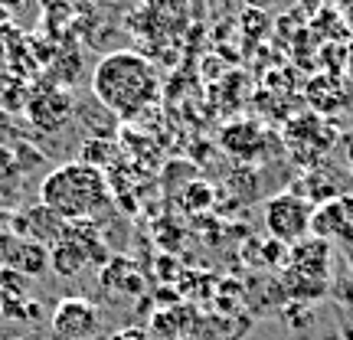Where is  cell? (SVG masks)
Listing matches in <instances>:
<instances>
[{
    "mask_svg": "<svg viewBox=\"0 0 353 340\" xmlns=\"http://www.w3.org/2000/svg\"><path fill=\"white\" fill-rule=\"evenodd\" d=\"M334 255L337 249L324 239H314L307 236L298 246L288 249V272L301 278H311V281H330V272H334Z\"/></svg>",
    "mask_w": 353,
    "mask_h": 340,
    "instance_id": "cell-8",
    "label": "cell"
},
{
    "mask_svg": "<svg viewBox=\"0 0 353 340\" xmlns=\"http://www.w3.org/2000/svg\"><path fill=\"white\" fill-rule=\"evenodd\" d=\"M343 26H347V30H350V33H353V7H350V10H347V13H343Z\"/></svg>",
    "mask_w": 353,
    "mask_h": 340,
    "instance_id": "cell-21",
    "label": "cell"
},
{
    "mask_svg": "<svg viewBox=\"0 0 353 340\" xmlns=\"http://www.w3.org/2000/svg\"><path fill=\"white\" fill-rule=\"evenodd\" d=\"M13 151H17V161H20V167H23V174H30L33 167L43 164V151L30 148L26 141H17V144H13Z\"/></svg>",
    "mask_w": 353,
    "mask_h": 340,
    "instance_id": "cell-18",
    "label": "cell"
},
{
    "mask_svg": "<svg viewBox=\"0 0 353 340\" xmlns=\"http://www.w3.org/2000/svg\"><path fill=\"white\" fill-rule=\"evenodd\" d=\"M334 141H337L334 125L324 121V114H317V112L298 114V118H291L288 125H285V148L301 164L321 161V154H327Z\"/></svg>",
    "mask_w": 353,
    "mask_h": 340,
    "instance_id": "cell-4",
    "label": "cell"
},
{
    "mask_svg": "<svg viewBox=\"0 0 353 340\" xmlns=\"http://www.w3.org/2000/svg\"><path fill=\"white\" fill-rule=\"evenodd\" d=\"M334 249H337V255H341L343 262H347V268L353 272V229H347L341 239L334 242Z\"/></svg>",
    "mask_w": 353,
    "mask_h": 340,
    "instance_id": "cell-19",
    "label": "cell"
},
{
    "mask_svg": "<svg viewBox=\"0 0 353 340\" xmlns=\"http://www.w3.org/2000/svg\"><path fill=\"white\" fill-rule=\"evenodd\" d=\"M347 69H350V76H353V43H350V52H347Z\"/></svg>",
    "mask_w": 353,
    "mask_h": 340,
    "instance_id": "cell-22",
    "label": "cell"
},
{
    "mask_svg": "<svg viewBox=\"0 0 353 340\" xmlns=\"http://www.w3.org/2000/svg\"><path fill=\"white\" fill-rule=\"evenodd\" d=\"M343 177L337 174V170H330V167H317V170H311V174H304L294 187H291V193H298L301 200H307L311 206H321V203H330V200H341V197H347L343 193Z\"/></svg>",
    "mask_w": 353,
    "mask_h": 340,
    "instance_id": "cell-12",
    "label": "cell"
},
{
    "mask_svg": "<svg viewBox=\"0 0 353 340\" xmlns=\"http://www.w3.org/2000/svg\"><path fill=\"white\" fill-rule=\"evenodd\" d=\"M0 265L17 268L26 278H39L50 268V249L37 239H20L13 232H0Z\"/></svg>",
    "mask_w": 353,
    "mask_h": 340,
    "instance_id": "cell-7",
    "label": "cell"
},
{
    "mask_svg": "<svg viewBox=\"0 0 353 340\" xmlns=\"http://www.w3.org/2000/svg\"><path fill=\"white\" fill-rule=\"evenodd\" d=\"M265 229L272 242H281V246H298L301 239L311 236V216H314V206L307 200H301L298 193H278L265 203Z\"/></svg>",
    "mask_w": 353,
    "mask_h": 340,
    "instance_id": "cell-3",
    "label": "cell"
},
{
    "mask_svg": "<svg viewBox=\"0 0 353 340\" xmlns=\"http://www.w3.org/2000/svg\"><path fill=\"white\" fill-rule=\"evenodd\" d=\"M337 268L330 272V288H327V304L330 314H334V324H337V334L341 340H353V272L347 268L341 255H337Z\"/></svg>",
    "mask_w": 353,
    "mask_h": 340,
    "instance_id": "cell-9",
    "label": "cell"
},
{
    "mask_svg": "<svg viewBox=\"0 0 353 340\" xmlns=\"http://www.w3.org/2000/svg\"><path fill=\"white\" fill-rule=\"evenodd\" d=\"M347 229H353V200L350 197H341V200L314 206V216H311V236H314V239H324L334 246Z\"/></svg>",
    "mask_w": 353,
    "mask_h": 340,
    "instance_id": "cell-10",
    "label": "cell"
},
{
    "mask_svg": "<svg viewBox=\"0 0 353 340\" xmlns=\"http://www.w3.org/2000/svg\"><path fill=\"white\" fill-rule=\"evenodd\" d=\"M92 95L108 114L118 118H138L151 108L161 95V76L151 59L134 50H114L101 56L92 72Z\"/></svg>",
    "mask_w": 353,
    "mask_h": 340,
    "instance_id": "cell-1",
    "label": "cell"
},
{
    "mask_svg": "<svg viewBox=\"0 0 353 340\" xmlns=\"http://www.w3.org/2000/svg\"><path fill=\"white\" fill-rule=\"evenodd\" d=\"M13 340H26V337H13Z\"/></svg>",
    "mask_w": 353,
    "mask_h": 340,
    "instance_id": "cell-23",
    "label": "cell"
},
{
    "mask_svg": "<svg viewBox=\"0 0 353 340\" xmlns=\"http://www.w3.org/2000/svg\"><path fill=\"white\" fill-rule=\"evenodd\" d=\"M112 340H151V334L144 328H121L112 334Z\"/></svg>",
    "mask_w": 353,
    "mask_h": 340,
    "instance_id": "cell-20",
    "label": "cell"
},
{
    "mask_svg": "<svg viewBox=\"0 0 353 340\" xmlns=\"http://www.w3.org/2000/svg\"><path fill=\"white\" fill-rule=\"evenodd\" d=\"M219 141L236 161H255L265 148V131L255 121H232V125L223 128Z\"/></svg>",
    "mask_w": 353,
    "mask_h": 340,
    "instance_id": "cell-13",
    "label": "cell"
},
{
    "mask_svg": "<svg viewBox=\"0 0 353 340\" xmlns=\"http://www.w3.org/2000/svg\"><path fill=\"white\" fill-rule=\"evenodd\" d=\"M101 285H105V291L121 288V291H128V294H141V291H144L141 288V275H134V268H131L128 259H112V262L105 265Z\"/></svg>",
    "mask_w": 353,
    "mask_h": 340,
    "instance_id": "cell-16",
    "label": "cell"
},
{
    "mask_svg": "<svg viewBox=\"0 0 353 340\" xmlns=\"http://www.w3.org/2000/svg\"><path fill=\"white\" fill-rule=\"evenodd\" d=\"M112 200L108 193V177L99 167L69 161V164L52 167L39 183V203L56 213L63 223H79L88 216L101 213Z\"/></svg>",
    "mask_w": 353,
    "mask_h": 340,
    "instance_id": "cell-2",
    "label": "cell"
},
{
    "mask_svg": "<svg viewBox=\"0 0 353 340\" xmlns=\"http://www.w3.org/2000/svg\"><path fill=\"white\" fill-rule=\"evenodd\" d=\"M200 321L203 317L190 308V304H174V308H164L151 317V328L148 334L151 337H161V340H187L200 330Z\"/></svg>",
    "mask_w": 353,
    "mask_h": 340,
    "instance_id": "cell-11",
    "label": "cell"
},
{
    "mask_svg": "<svg viewBox=\"0 0 353 340\" xmlns=\"http://www.w3.org/2000/svg\"><path fill=\"white\" fill-rule=\"evenodd\" d=\"M26 121L39 134H56L72 118V95L59 86H37L26 95Z\"/></svg>",
    "mask_w": 353,
    "mask_h": 340,
    "instance_id": "cell-5",
    "label": "cell"
},
{
    "mask_svg": "<svg viewBox=\"0 0 353 340\" xmlns=\"http://www.w3.org/2000/svg\"><path fill=\"white\" fill-rule=\"evenodd\" d=\"M0 314L10 321H39V301H33L30 294H13L0 288Z\"/></svg>",
    "mask_w": 353,
    "mask_h": 340,
    "instance_id": "cell-17",
    "label": "cell"
},
{
    "mask_svg": "<svg viewBox=\"0 0 353 340\" xmlns=\"http://www.w3.org/2000/svg\"><path fill=\"white\" fill-rule=\"evenodd\" d=\"M23 167L17 161L13 144H0V200H17V193L23 190Z\"/></svg>",
    "mask_w": 353,
    "mask_h": 340,
    "instance_id": "cell-15",
    "label": "cell"
},
{
    "mask_svg": "<svg viewBox=\"0 0 353 340\" xmlns=\"http://www.w3.org/2000/svg\"><path fill=\"white\" fill-rule=\"evenodd\" d=\"M307 101H311V108H314L317 114L341 112V105H343V86H341V79H334V76H317V79H311V86H307Z\"/></svg>",
    "mask_w": 353,
    "mask_h": 340,
    "instance_id": "cell-14",
    "label": "cell"
},
{
    "mask_svg": "<svg viewBox=\"0 0 353 340\" xmlns=\"http://www.w3.org/2000/svg\"><path fill=\"white\" fill-rule=\"evenodd\" d=\"M101 328L99 308L85 298H65L52 308L50 330L56 340H92Z\"/></svg>",
    "mask_w": 353,
    "mask_h": 340,
    "instance_id": "cell-6",
    "label": "cell"
}]
</instances>
